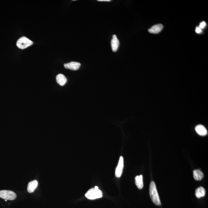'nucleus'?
<instances>
[{
  "mask_svg": "<svg viewBox=\"0 0 208 208\" xmlns=\"http://www.w3.org/2000/svg\"><path fill=\"white\" fill-rule=\"evenodd\" d=\"M149 194L153 203L157 206H161L160 200L156 189V185L153 181H151L150 183L149 188Z\"/></svg>",
  "mask_w": 208,
  "mask_h": 208,
  "instance_id": "nucleus-1",
  "label": "nucleus"
},
{
  "mask_svg": "<svg viewBox=\"0 0 208 208\" xmlns=\"http://www.w3.org/2000/svg\"><path fill=\"white\" fill-rule=\"evenodd\" d=\"M85 197L90 200L100 198L102 197V192L99 190V187L95 186L89 190L85 195Z\"/></svg>",
  "mask_w": 208,
  "mask_h": 208,
  "instance_id": "nucleus-2",
  "label": "nucleus"
},
{
  "mask_svg": "<svg viewBox=\"0 0 208 208\" xmlns=\"http://www.w3.org/2000/svg\"><path fill=\"white\" fill-rule=\"evenodd\" d=\"M17 195L14 192L11 190H0V198L7 200H13L16 198Z\"/></svg>",
  "mask_w": 208,
  "mask_h": 208,
  "instance_id": "nucleus-3",
  "label": "nucleus"
},
{
  "mask_svg": "<svg viewBox=\"0 0 208 208\" xmlns=\"http://www.w3.org/2000/svg\"><path fill=\"white\" fill-rule=\"evenodd\" d=\"M33 42L26 37H22L17 40V46L20 49H24L33 45Z\"/></svg>",
  "mask_w": 208,
  "mask_h": 208,
  "instance_id": "nucleus-4",
  "label": "nucleus"
},
{
  "mask_svg": "<svg viewBox=\"0 0 208 208\" xmlns=\"http://www.w3.org/2000/svg\"><path fill=\"white\" fill-rule=\"evenodd\" d=\"M124 167V158H123V156H121L120 157L119 161L118 166H117L115 171V176L117 178H120L122 175Z\"/></svg>",
  "mask_w": 208,
  "mask_h": 208,
  "instance_id": "nucleus-5",
  "label": "nucleus"
},
{
  "mask_svg": "<svg viewBox=\"0 0 208 208\" xmlns=\"http://www.w3.org/2000/svg\"><path fill=\"white\" fill-rule=\"evenodd\" d=\"M80 63L77 62H71L64 64V68L73 71L78 70L80 68Z\"/></svg>",
  "mask_w": 208,
  "mask_h": 208,
  "instance_id": "nucleus-6",
  "label": "nucleus"
},
{
  "mask_svg": "<svg viewBox=\"0 0 208 208\" xmlns=\"http://www.w3.org/2000/svg\"><path fill=\"white\" fill-rule=\"evenodd\" d=\"M120 45L119 41L117 38L116 35H113L111 41V46L112 51L114 52H116Z\"/></svg>",
  "mask_w": 208,
  "mask_h": 208,
  "instance_id": "nucleus-7",
  "label": "nucleus"
},
{
  "mask_svg": "<svg viewBox=\"0 0 208 208\" xmlns=\"http://www.w3.org/2000/svg\"><path fill=\"white\" fill-rule=\"evenodd\" d=\"M163 28V26L162 24H158L152 26L149 29L148 31L152 34H157L161 31Z\"/></svg>",
  "mask_w": 208,
  "mask_h": 208,
  "instance_id": "nucleus-8",
  "label": "nucleus"
},
{
  "mask_svg": "<svg viewBox=\"0 0 208 208\" xmlns=\"http://www.w3.org/2000/svg\"><path fill=\"white\" fill-rule=\"evenodd\" d=\"M197 133L200 136L206 135L207 133V130L204 126L201 124H199L196 126L195 128Z\"/></svg>",
  "mask_w": 208,
  "mask_h": 208,
  "instance_id": "nucleus-9",
  "label": "nucleus"
},
{
  "mask_svg": "<svg viewBox=\"0 0 208 208\" xmlns=\"http://www.w3.org/2000/svg\"><path fill=\"white\" fill-rule=\"evenodd\" d=\"M38 185V181L36 180L30 181L28 185L27 191L30 193L33 192L37 187Z\"/></svg>",
  "mask_w": 208,
  "mask_h": 208,
  "instance_id": "nucleus-10",
  "label": "nucleus"
},
{
  "mask_svg": "<svg viewBox=\"0 0 208 208\" xmlns=\"http://www.w3.org/2000/svg\"><path fill=\"white\" fill-rule=\"evenodd\" d=\"M56 80L57 83L61 86L65 84L67 80L65 76L62 74H59L56 76Z\"/></svg>",
  "mask_w": 208,
  "mask_h": 208,
  "instance_id": "nucleus-11",
  "label": "nucleus"
},
{
  "mask_svg": "<svg viewBox=\"0 0 208 208\" xmlns=\"http://www.w3.org/2000/svg\"><path fill=\"white\" fill-rule=\"evenodd\" d=\"M206 190L203 187H200L196 189L195 194L197 198H200L203 197L206 195Z\"/></svg>",
  "mask_w": 208,
  "mask_h": 208,
  "instance_id": "nucleus-12",
  "label": "nucleus"
},
{
  "mask_svg": "<svg viewBox=\"0 0 208 208\" xmlns=\"http://www.w3.org/2000/svg\"><path fill=\"white\" fill-rule=\"evenodd\" d=\"M135 184L136 185L139 189H141L143 187V176L142 175H138L135 178Z\"/></svg>",
  "mask_w": 208,
  "mask_h": 208,
  "instance_id": "nucleus-13",
  "label": "nucleus"
},
{
  "mask_svg": "<svg viewBox=\"0 0 208 208\" xmlns=\"http://www.w3.org/2000/svg\"><path fill=\"white\" fill-rule=\"evenodd\" d=\"M194 179L196 181H200L203 178V172L199 170H195L193 172Z\"/></svg>",
  "mask_w": 208,
  "mask_h": 208,
  "instance_id": "nucleus-14",
  "label": "nucleus"
},
{
  "mask_svg": "<svg viewBox=\"0 0 208 208\" xmlns=\"http://www.w3.org/2000/svg\"><path fill=\"white\" fill-rule=\"evenodd\" d=\"M206 23H205V22L203 21L200 23L199 27L201 29H203L205 27H206Z\"/></svg>",
  "mask_w": 208,
  "mask_h": 208,
  "instance_id": "nucleus-15",
  "label": "nucleus"
},
{
  "mask_svg": "<svg viewBox=\"0 0 208 208\" xmlns=\"http://www.w3.org/2000/svg\"><path fill=\"white\" fill-rule=\"evenodd\" d=\"M195 32L196 33L198 34L201 33L202 32V29L199 27H197L196 28Z\"/></svg>",
  "mask_w": 208,
  "mask_h": 208,
  "instance_id": "nucleus-16",
  "label": "nucleus"
},
{
  "mask_svg": "<svg viewBox=\"0 0 208 208\" xmlns=\"http://www.w3.org/2000/svg\"><path fill=\"white\" fill-rule=\"evenodd\" d=\"M98 1L99 2H110L111 1V0H98Z\"/></svg>",
  "mask_w": 208,
  "mask_h": 208,
  "instance_id": "nucleus-17",
  "label": "nucleus"
}]
</instances>
